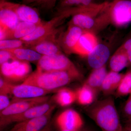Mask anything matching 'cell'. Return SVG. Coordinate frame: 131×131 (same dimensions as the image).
<instances>
[{"label":"cell","mask_w":131,"mask_h":131,"mask_svg":"<svg viewBox=\"0 0 131 131\" xmlns=\"http://www.w3.org/2000/svg\"><path fill=\"white\" fill-rule=\"evenodd\" d=\"M87 112L102 131H124L112 96L95 101L89 106Z\"/></svg>","instance_id":"1"},{"label":"cell","mask_w":131,"mask_h":131,"mask_svg":"<svg viewBox=\"0 0 131 131\" xmlns=\"http://www.w3.org/2000/svg\"><path fill=\"white\" fill-rule=\"evenodd\" d=\"M78 79L80 78L67 71L44 72L37 69L31 73L22 84L32 85L52 91Z\"/></svg>","instance_id":"2"},{"label":"cell","mask_w":131,"mask_h":131,"mask_svg":"<svg viewBox=\"0 0 131 131\" xmlns=\"http://www.w3.org/2000/svg\"><path fill=\"white\" fill-rule=\"evenodd\" d=\"M44 72L67 71L81 77L79 70L74 64L62 53L51 56H42L38 62L37 69Z\"/></svg>","instance_id":"3"},{"label":"cell","mask_w":131,"mask_h":131,"mask_svg":"<svg viewBox=\"0 0 131 131\" xmlns=\"http://www.w3.org/2000/svg\"><path fill=\"white\" fill-rule=\"evenodd\" d=\"M69 15L64 12H57L56 16L46 22L38 26L35 30L29 35L20 39L27 47L34 45L44 40L57 30L59 25L64 19Z\"/></svg>","instance_id":"4"},{"label":"cell","mask_w":131,"mask_h":131,"mask_svg":"<svg viewBox=\"0 0 131 131\" xmlns=\"http://www.w3.org/2000/svg\"><path fill=\"white\" fill-rule=\"evenodd\" d=\"M31 68L29 62L14 60L1 64V75L9 82L24 81L30 74Z\"/></svg>","instance_id":"5"},{"label":"cell","mask_w":131,"mask_h":131,"mask_svg":"<svg viewBox=\"0 0 131 131\" xmlns=\"http://www.w3.org/2000/svg\"><path fill=\"white\" fill-rule=\"evenodd\" d=\"M106 10L116 26H122L131 21V0H115L108 3Z\"/></svg>","instance_id":"6"},{"label":"cell","mask_w":131,"mask_h":131,"mask_svg":"<svg viewBox=\"0 0 131 131\" xmlns=\"http://www.w3.org/2000/svg\"><path fill=\"white\" fill-rule=\"evenodd\" d=\"M49 99V96H46L30 98H16L11 101L8 107L1 111L0 118L18 114L33 107L47 103Z\"/></svg>","instance_id":"7"},{"label":"cell","mask_w":131,"mask_h":131,"mask_svg":"<svg viewBox=\"0 0 131 131\" xmlns=\"http://www.w3.org/2000/svg\"><path fill=\"white\" fill-rule=\"evenodd\" d=\"M52 105L48 103L33 107L24 112L0 118L1 130L14 122H22L40 117L48 112Z\"/></svg>","instance_id":"8"},{"label":"cell","mask_w":131,"mask_h":131,"mask_svg":"<svg viewBox=\"0 0 131 131\" xmlns=\"http://www.w3.org/2000/svg\"><path fill=\"white\" fill-rule=\"evenodd\" d=\"M57 124L61 130L79 131L82 127L83 121L77 112L68 109L61 113L56 119Z\"/></svg>","instance_id":"9"},{"label":"cell","mask_w":131,"mask_h":131,"mask_svg":"<svg viewBox=\"0 0 131 131\" xmlns=\"http://www.w3.org/2000/svg\"><path fill=\"white\" fill-rule=\"evenodd\" d=\"M5 5L16 13L20 21L40 25L43 23L37 10L25 4H20L2 0Z\"/></svg>","instance_id":"10"},{"label":"cell","mask_w":131,"mask_h":131,"mask_svg":"<svg viewBox=\"0 0 131 131\" xmlns=\"http://www.w3.org/2000/svg\"><path fill=\"white\" fill-rule=\"evenodd\" d=\"M56 106L52 105L46 113L40 117L18 122L9 131H40L49 124Z\"/></svg>","instance_id":"11"},{"label":"cell","mask_w":131,"mask_h":131,"mask_svg":"<svg viewBox=\"0 0 131 131\" xmlns=\"http://www.w3.org/2000/svg\"><path fill=\"white\" fill-rule=\"evenodd\" d=\"M58 29L48 37L35 45L28 47L42 56H51L61 52L60 45L61 38H57Z\"/></svg>","instance_id":"12"},{"label":"cell","mask_w":131,"mask_h":131,"mask_svg":"<svg viewBox=\"0 0 131 131\" xmlns=\"http://www.w3.org/2000/svg\"><path fill=\"white\" fill-rule=\"evenodd\" d=\"M84 32L82 28L70 24L66 32L61 36L60 45L61 49L67 54L73 53L75 46Z\"/></svg>","instance_id":"13"},{"label":"cell","mask_w":131,"mask_h":131,"mask_svg":"<svg viewBox=\"0 0 131 131\" xmlns=\"http://www.w3.org/2000/svg\"><path fill=\"white\" fill-rule=\"evenodd\" d=\"M20 21L18 17L14 11L5 5L2 0H1L0 28L6 32L7 35L8 32L16 28Z\"/></svg>","instance_id":"14"},{"label":"cell","mask_w":131,"mask_h":131,"mask_svg":"<svg viewBox=\"0 0 131 131\" xmlns=\"http://www.w3.org/2000/svg\"><path fill=\"white\" fill-rule=\"evenodd\" d=\"M51 91L27 84L14 85L12 84L11 87V94L18 98H33L45 96Z\"/></svg>","instance_id":"15"},{"label":"cell","mask_w":131,"mask_h":131,"mask_svg":"<svg viewBox=\"0 0 131 131\" xmlns=\"http://www.w3.org/2000/svg\"><path fill=\"white\" fill-rule=\"evenodd\" d=\"M98 45L97 38L93 34L84 32L75 46L73 53L88 56Z\"/></svg>","instance_id":"16"},{"label":"cell","mask_w":131,"mask_h":131,"mask_svg":"<svg viewBox=\"0 0 131 131\" xmlns=\"http://www.w3.org/2000/svg\"><path fill=\"white\" fill-rule=\"evenodd\" d=\"M110 55V50L107 46L98 44L88 56V62L94 69L101 68L105 66Z\"/></svg>","instance_id":"17"},{"label":"cell","mask_w":131,"mask_h":131,"mask_svg":"<svg viewBox=\"0 0 131 131\" xmlns=\"http://www.w3.org/2000/svg\"><path fill=\"white\" fill-rule=\"evenodd\" d=\"M124 75L111 71L106 75L101 88L104 94L109 95L115 92Z\"/></svg>","instance_id":"18"},{"label":"cell","mask_w":131,"mask_h":131,"mask_svg":"<svg viewBox=\"0 0 131 131\" xmlns=\"http://www.w3.org/2000/svg\"><path fill=\"white\" fill-rule=\"evenodd\" d=\"M107 73L105 66L98 69H94L84 84L88 85L98 93L101 91L102 85Z\"/></svg>","instance_id":"19"},{"label":"cell","mask_w":131,"mask_h":131,"mask_svg":"<svg viewBox=\"0 0 131 131\" xmlns=\"http://www.w3.org/2000/svg\"><path fill=\"white\" fill-rule=\"evenodd\" d=\"M76 101L81 105L90 106L95 101L98 93L85 84L75 91Z\"/></svg>","instance_id":"20"},{"label":"cell","mask_w":131,"mask_h":131,"mask_svg":"<svg viewBox=\"0 0 131 131\" xmlns=\"http://www.w3.org/2000/svg\"><path fill=\"white\" fill-rule=\"evenodd\" d=\"M38 26L32 23L20 21L16 28L7 33L5 39H21L32 33Z\"/></svg>","instance_id":"21"},{"label":"cell","mask_w":131,"mask_h":131,"mask_svg":"<svg viewBox=\"0 0 131 131\" xmlns=\"http://www.w3.org/2000/svg\"><path fill=\"white\" fill-rule=\"evenodd\" d=\"M129 62L126 52L122 46L117 50L111 58L110 69L112 71L119 73L126 67Z\"/></svg>","instance_id":"22"},{"label":"cell","mask_w":131,"mask_h":131,"mask_svg":"<svg viewBox=\"0 0 131 131\" xmlns=\"http://www.w3.org/2000/svg\"><path fill=\"white\" fill-rule=\"evenodd\" d=\"M28 47H22L7 51L13 54L16 60L28 62H38L42 55Z\"/></svg>","instance_id":"23"},{"label":"cell","mask_w":131,"mask_h":131,"mask_svg":"<svg viewBox=\"0 0 131 131\" xmlns=\"http://www.w3.org/2000/svg\"><path fill=\"white\" fill-rule=\"evenodd\" d=\"M54 100L61 106H70L76 101L75 91L67 88H62L57 91Z\"/></svg>","instance_id":"24"},{"label":"cell","mask_w":131,"mask_h":131,"mask_svg":"<svg viewBox=\"0 0 131 131\" xmlns=\"http://www.w3.org/2000/svg\"><path fill=\"white\" fill-rule=\"evenodd\" d=\"M93 16L86 13L76 14L73 15L70 24L79 27L83 30L91 29L95 24Z\"/></svg>","instance_id":"25"},{"label":"cell","mask_w":131,"mask_h":131,"mask_svg":"<svg viewBox=\"0 0 131 131\" xmlns=\"http://www.w3.org/2000/svg\"><path fill=\"white\" fill-rule=\"evenodd\" d=\"M118 97L126 96L131 93V70L124 75L122 80L115 91Z\"/></svg>","instance_id":"26"},{"label":"cell","mask_w":131,"mask_h":131,"mask_svg":"<svg viewBox=\"0 0 131 131\" xmlns=\"http://www.w3.org/2000/svg\"><path fill=\"white\" fill-rule=\"evenodd\" d=\"M25 47H27L20 39H8L0 41V50H8Z\"/></svg>","instance_id":"27"},{"label":"cell","mask_w":131,"mask_h":131,"mask_svg":"<svg viewBox=\"0 0 131 131\" xmlns=\"http://www.w3.org/2000/svg\"><path fill=\"white\" fill-rule=\"evenodd\" d=\"M80 0H59L57 6V12L77 6Z\"/></svg>","instance_id":"28"},{"label":"cell","mask_w":131,"mask_h":131,"mask_svg":"<svg viewBox=\"0 0 131 131\" xmlns=\"http://www.w3.org/2000/svg\"><path fill=\"white\" fill-rule=\"evenodd\" d=\"M123 112L126 118L127 124L131 123V93L124 104Z\"/></svg>","instance_id":"29"},{"label":"cell","mask_w":131,"mask_h":131,"mask_svg":"<svg viewBox=\"0 0 131 131\" xmlns=\"http://www.w3.org/2000/svg\"><path fill=\"white\" fill-rule=\"evenodd\" d=\"M12 84L1 77L0 78V94H11Z\"/></svg>","instance_id":"30"},{"label":"cell","mask_w":131,"mask_h":131,"mask_svg":"<svg viewBox=\"0 0 131 131\" xmlns=\"http://www.w3.org/2000/svg\"><path fill=\"white\" fill-rule=\"evenodd\" d=\"M14 61L16 60L15 57L12 52L6 50H1L0 51V65L9 62V60Z\"/></svg>","instance_id":"31"},{"label":"cell","mask_w":131,"mask_h":131,"mask_svg":"<svg viewBox=\"0 0 131 131\" xmlns=\"http://www.w3.org/2000/svg\"><path fill=\"white\" fill-rule=\"evenodd\" d=\"M11 101L7 95H0V110H4L9 105Z\"/></svg>","instance_id":"32"},{"label":"cell","mask_w":131,"mask_h":131,"mask_svg":"<svg viewBox=\"0 0 131 131\" xmlns=\"http://www.w3.org/2000/svg\"><path fill=\"white\" fill-rule=\"evenodd\" d=\"M123 47L126 52L129 62L131 63V39L127 40Z\"/></svg>","instance_id":"33"},{"label":"cell","mask_w":131,"mask_h":131,"mask_svg":"<svg viewBox=\"0 0 131 131\" xmlns=\"http://www.w3.org/2000/svg\"><path fill=\"white\" fill-rule=\"evenodd\" d=\"M57 0H45L42 5V6L51 9L54 7L56 4Z\"/></svg>","instance_id":"34"},{"label":"cell","mask_w":131,"mask_h":131,"mask_svg":"<svg viewBox=\"0 0 131 131\" xmlns=\"http://www.w3.org/2000/svg\"><path fill=\"white\" fill-rule=\"evenodd\" d=\"M45 0H23V2L25 5L37 3L39 5H42Z\"/></svg>","instance_id":"35"},{"label":"cell","mask_w":131,"mask_h":131,"mask_svg":"<svg viewBox=\"0 0 131 131\" xmlns=\"http://www.w3.org/2000/svg\"><path fill=\"white\" fill-rule=\"evenodd\" d=\"M92 1L93 0H80V3L77 6L84 7L89 6L93 3Z\"/></svg>","instance_id":"36"},{"label":"cell","mask_w":131,"mask_h":131,"mask_svg":"<svg viewBox=\"0 0 131 131\" xmlns=\"http://www.w3.org/2000/svg\"><path fill=\"white\" fill-rule=\"evenodd\" d=\"M51 125L50 123H49L47 124L43 129H42V130L40 131H50Z\"/></svg>","instance_id":"37"},{"label":"cell","mask_w":131,"mask_h":131,"mask_svg":"<svg viewBox=\"0 0 131 131\" xmlns=\"http://www.w3.org/2000/svg\"><path fill=\"white\" fill-rule=\"evenodd\" d=\"M125 127L126 129H128L129 130L131 131V123L127 124L126 125Z\"/></svg>","instance_id":"38"},{"label":"cell","mask_w":131,"mask_h":131,"mask_svg":"<svg viewBox=\"0 0 131 131\" xmlns=\"http://www.w3.org/2000/svg\"><path fill=\"white\" fill-rule=\"evenodd\" d=\"M124 131H131L129 130L128 129H126V128L124 127Z\"/></svg>","instance_id":"39"},{"label":"cell","mask_w":131,"mask_h":131,"mask_svg":"<svg viewBox=\"0 0 131 131\" xmlns=\"http://www.w3.org/2000/svg\"><path fill=\"white\" fill-rule=\"evenodd\" d=\"M60 131H69L68 130H61Z\"/></svg>","instance_id":"40"}]
</instances>
